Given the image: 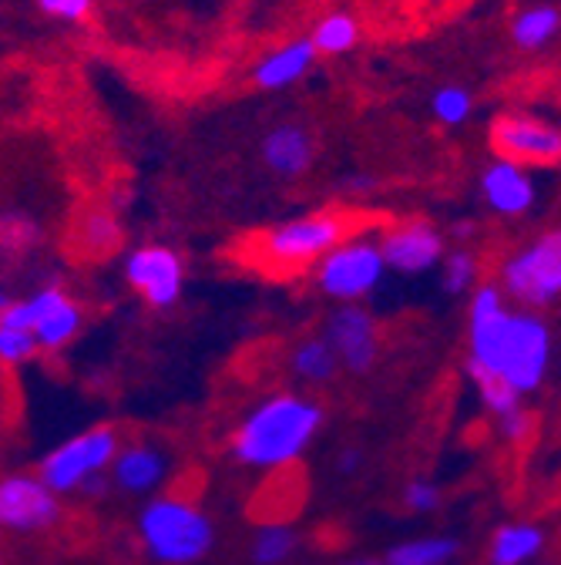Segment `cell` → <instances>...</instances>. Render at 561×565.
<instances>
[{
    "mask_svg": "<svg viewBox=\"0 0 561 565\" xmlns=\"http://www.w3.org/2000/svg\"><path fill=\"white\" fill-rule=\"evenodd\" d=\"M551 327L535 310H511L498 282H481L467 313V374L498 377L518 397L535 394L551 364Z\"/></svg>",
    "mask_w": 561,
    "mask_h": 565,
    "instance_id": "cell-1",
    "label": "cell"
},
{
    "mask_svg": "<svg viewBox=\"0 0 561 565\" xmlns=\"http://www.w3.org/2000/svg\"><path fill=\"white\" fill-rule=\"evenodd\" d=\"M323 428V407L303 394H272L252 407L233 435V455L256 471L296 465Z\"/></svg>",
    "mask_w": 561,
    "mask_h": 565,
    "instance_id": "cell-2",
    "label": "cell"
},
{
    "mask_svg": "<svg viewBox=\"0 0 561 565\" xmlns=\"http://www.w3.org/2000/svg\"><path fill=\"white\" fill-rule=\"evenodd\" d=\"M364 220L354 212L339 209H320L310 216L279 223L246 243V263L256 266L266 276H296L320 263L333 246L349 239L354 233H364Z\"/></svg>",
    "mask_w": 561,
    "mask_h": 565,
    "instance_id": "cell-3",
    "label": "cell"
},
{
    "mask_svg": "<svg viewBox=\"0 0 561 565\" xmlns=\"http://www.w3.org/2000/svg\"><path fill=\"white\" fill-rule=\"evenodd\" d=\"M138 535L145 552L162 565H192L208 555L216 542L213 519L185 494H159L142 515H138Z\"/></svg>",
    "mask_w": 561,
    "mask_h": 565,
    "instance_id": "cell-4",
    "label": "cell"
},
{
    "mask_svg": "<svg viewBox=\"0 0 561 565\" xmlns=\"http://www.w3.org/2000/svg\"><path fill=\"white\" fill-rule=\"evenodd\" d=\"M498 290L521 310H544L561 297V233L548 230L515 249L498 273Z\"/></svg>",
    "mask_w": 561,
    "mask_h": 565,
    "instance_id": "cell-5",
    "label": "cell"
},
{
    "mask_svg": "<svg viewBox=\"0 0 561 565\" xmlns=\"http://www.w3.org/2000/svg\"><path fill=\"white\" fill-rule=\"evenodd\" d=\"M121 441L115 428H91L72 441L57 445L44 461L37 478L54 491V494H67V491H88L101 484V475L111 468L115 455H118Z\"/></svg>",
    "mask_w": 561,
    "mask_h": 565,
    "instance_id": "cell-6",
    "label": "cell"
},
{
    "mask_svg": "<svg viewBox=\"0 0 561 565\" xmlns=\"http://www.w3.org/2000/svg\"><path fill=\"white\" fill-rule=\"evenodd\" d=\"M384 273L387 266L377 239H370L367 233H354L316 263V287L330 300L357 303L380 287Z\"/></svg>",
    "mask_w": 561,
    "mask_h": 565,
    "instance_id": "cell-7",
    "label": "cell"
},
{
    "mask_svg": "<svg viewBox=\"0 0 561 565\" xmlns=\"http://www.w3.org/2000/svg\"><path fill=\"white\" fill-rule=\"evenodd\" d=\"M490 149L498 159L518 162V166H558L561 159V131L551 121H541L525 111L498 115L490 125Z\"/></svg>",
    "mask_w": 561,
    "mask_h": 565,
    "instance_id": "cell-8",
    "label": "cell"
},
{
    "mask_svg": "<svg viewBox=\"0 0 561 565\" xmlns=\"http://www.w3.org/2000/svg\"><path fill=\"white\" fill-rule=\"evenodd\" d=\"M125 279L131 282V290L142 297L155 310H169L179 303L182 287H185V266L175 249L169 246H138L125 259Z\"/></svg>",
    "mask_w": 561,
    "mask_h": 565,
    "instance_id": "cell-9",
    "label": "cell"
},
{
    "mask_svg": "<svg viewBox=\"0 0 561 565\" xmlns=\"http://www.w3.org/2000/svg\"><path fill=\"white\" fill-rule=\"evenodd\" d=\"M57 522H61V502L37 475L0 478V529L47 532Z\"/></svg>",
    "mask_w": 561,
    "mask_h": 565,
    "instance_id": "cell-10",
    "label": "cell"
},
{
    "mask_svg": "<svg viewBox=\"0 0 561 565\" xmlns=\"http://www.w3.org/2000/svg\"><path fill=\"white\" fill-rule=\"evenodd\" d=\"M330 350L336 353V364H343L354 374H367L377 364L380 353V327L377 320L360 307V303H343L330 323H326V337Z\"/></svg>",
    "mask_w": 561,
    "mask_h": 565,
    "instance_id": "cell-11",
    "label": "cell"
},
{
    "mask_svg": "<svg viewBox=\"0 0 561 565\" xmlns=\"http://www.w3.org/2000/svg\"><path fill=\"white\" fill-rule=\"evenodd\" d=\"M377 246H380L384 266L403 276H420L444 259V236L428 220H410V223L390 226L387 233H380Z\"/></svg>",
    "mask_w": 561,
    "mask_h": 565,
    "instance_id": "cell-12",
    "label": "cell"
},
{
    "mask_svg": "<svg viewBox=\"0 0 561 565\" xmlns=\"http://www.w3.org/2000/svg\"><path fill=\"white\" fill-rule=\"evenodd\" d=\"M24 303L31 313V333L41 350H64L82 333L85 313L61 287H44Z\"/></svg>",
    "mask_w": 561,
    "mask_h": 565,
    "instance_id": "cell-13",
    "label": "cell"
},
{
    "mask_svg": "<svg viewBox=\"0 0 561 565\" xmlns=\"http://www.w3.org/2000/svg\"><path fill=\"white\" fill-rule=\"evenodd\" d=\"M481 189H484V202L505 220L525 216L538 199V185L528 175V169L518 162H508V159H495L484 169Z\"/></svg>",
    "mask_w": 561,
    "mask_h": 565,
    "instance_id": "cell-14",
    "label": "cell"
},
{
    "mask_svg": "<svg viewBox=\"0 0 561 565\" xmlns=\"http://www.w3.org/2000/svg\"><path fill=\"white\" fill-rule=\"evenodd\" d=\"M316 156V141L313 131L300 121H283L266 131L262 138V162L269 172L283 175V179H300L310 172Z\"/></svg>",
    "mask_w": 561,
    "mask_h": 565,
    "instance_id": "cell-15",
    "label": "cell"
},
{
    "mask_svg": "<svg viewBox=\"0 0 561 565\" xmlns=\"http://www.w3.org/2000/svg\"><path fill=\"white\" fill-rule=\"evenodd\" d=\"M313 61H316V51H313L310 38H296V41L276 47V51H269L266 57L256 61V67H252V85L262 88V92L290 88L303 75H310Z\"/></svg>",
    "mask_w": 561,
    "mask_h": 565,
    "instance_id": "cell-16",
    "label": "cell"
},
{
    "mask_svg": "<svg viewBox=\"0 0 561 565\" xmlns=\"http://www.w3.org/2000/svg\"><path fill=\"white\" fill-rule=\"evenodd\" d=\"M111 471H115V481H118L121 491L145 494V491H155L165 481L169 458H165V451H159L152 445H128V448H118V455L111 461Z\"/></svg>",
    "mask_w": 561,
    "mask_h": 565,
    "instance_id": "cell-17",
    "label": "cell"
},
{
    "mask_svg": "<svg viewBox=\"0 0 561 565\" xmlns=\"http://www.w3.org/2000/svg\"><path fill=\"white\" fill-rule=\"evenodd\" d=\"M548 545V535L531 522H508L490 539V565H528Z\"/></svg>",
    "mask_w": 561,
    "mask_h": 565,
    "instance_id": "cell-18",
    "label": "cell"
},
{
    "mask_svg": "<svg viewBox=\"0 0 561 565\" xmlns=\"http://www.w3.org/2000/svg\"><path fill=\"white\" fill-rule=\"evenodd\" d=\"M561 31V11L558 4H528L511 18V41L521 51H541L548 47Z\"/></svg>",
    "mask_w": 561,
    "mask_h": 565,
    "instance_id": "cell-19",
    "label": "cell"
},
{
    "mask_svg": "<svg viewBox=\"0 0 561 565\" xmlns=\"http://www.w3.org/2000/svg\"><path fill=\"white\" fill-rule=\"evenodd\" d=\"M357 41H360V21L346 11H333V14L320 18V24L310 34L316 57L320 54H346L357 47Z\"/></svg>",
    "mask_w": 561,
    "mask_h": 565,
    "instance_id": "cell-20",
    "label": "cell"
},
{
    "mask_svg": "<svg viewBox=\"0 0 561 565\" xmlns=\"http://www.w3.org/2000/svg\"><path fill=\"white\" fill-rule=\"evenodd\" d=\"M290 367L300 381L306 384H326L336 374V353L330 350V343L323 337H306L293 347Z\"/></svg>",
    "mask_w": 561,
    "mask_h": 565,
    "instance_id": "cell-21",
    "label": "cell"
},
{
    "mask_svg": "<svg viewBox=\"0 0 561 565\" xmlns=\"http://www.w3.org/2000/svg\"><path fill=\"white\" fill-rule=\"evenodd\" d=\"M457 555V542L447 535H428L410 539L397 548H390L387 565H447Z\"/></svg>",
    "mask_w": 561,
    "mask_h": 565,
    "instance_id": "cell-22",
    "label": "cell"
},
{
    "mask_svg": "<svg viewBox=\"0 0 561 565\" xmlns=\"http://www.w3.org/2000/svg\"><path fill=\"white\" fill-rule=\"evenodd\" d=\"M296 548V535L283 522H269L252 539V558L256 565H283Z\"/></svg>",
    "mask_w": 561,
    "mask_h": 565,
    "instance_id": "cell-23",
    "label": "cell"
},
{
    "mask_svg": "<svg viewBox=\"0 0 561 565\" xmlns=\"http://www.w3.org/2000/svg\"><path fill=\"white\" fill-rule=\"evenodd\" d=\"M121 239V230L118 223L108 216V212H88V216L78 223V246L88 253V256H105L118 246Z\"/></svg>",
    "mask_w": 561,
    "mask_h": 565,
    "instance_id": "cell-24",
    "label": "cell"
},
{
    "mask_svg": "<svg viewBox=\"0 0 561 565\" xmlns=\"http://www.w3.org/2000/svg\"><path fill=\"white\" fill-rule=\"evenodd\" d=\"M477 273H481V259L471 249H457L451 256L441 259V276H444V290L454 297H464L477 287Z\"/></svg>",
    "mask_w": 561,
    "mask_h": 565,
    "instance_id": "cell-25",
    "label": "cell"
},
{
    "mask_svg": "<svg viewBox=\"0 0 561 565\" xmlns=\"http://www.w3.org/2000/svg\"><path fill=\"white\" fill-rule=\"evenodd\" d=\"M431 111L441 125L447 128H457L471 118L474 111V98L464 85H441L434 95H431Z\"/></svg>",
    "mask_w": 561,
    "mask_h": 565,
    "instance_id": "cell-26",
    "label": "cell"
},
{
    "mask_svg": "<svg viewBox=\"0 0 561 565\" xmlns=\"http://www.w3.org/2000/svg\"><path fill=\"white\" fill-rule=\"evenodd\" d=\"M37 340L31 330H21V327H4L0 323V364L4 367H18V364H28L34 361L37 353Z\"/></svg>",
    "mask_w": 561,
    "mask_h": 565,
    "instance_id": "cell-27",
    "label": "cell"
},
{
    "mask_svg": "<svg viewBox=\"0 0 561 565\" xmlns=\"http://www.w3.org/2000/svg\"><path fill=\"white\" fill-rule=\"evenodd\" d=\"M474 384H477V394H481L484 407H487L490 414H495V417H501V414L521 407V397H518L505 381H498V377H474Z\"/></svg>",
    "mask_w": 561,
    "mask_h": 565,
    "instance_id": "cell-28",
    "label": "cell"
},
{
    "mask_svg": "<svg viewBox=\"0 0 561 565\" xmlns=\"http://www.w3.org/2000/svg\"><path fill=\"white\" fill-rule=\"evenodd\" d=\"M403 505L410 509V512H434L438 505H441V488L434 484V481H428V478H413L407 488H403Z\"/></svg>",
    "mask_w": 561,
    "mask_h": 565,
    "instance_id": "cell-29",
    "label": "cell"
},
{
    "mask_svg": "<svg viewBox=\"0 0 561 565\" xmlns=\"http://www.w3.org/2000/svg\"><path fill=\"white\" fill-rule=\"evenodd\" d=\"M37 8L47 18L67 21V24H85L95 11V0H37Z\"/></svg>",
    "mask_w": 561,
    "mask_h": 565,
    "instance_id": "cell-30",
    "label": "cell"
},
{
    "mask_svg": "<svg viewBox=\"0 0 561 565\" xmlns=\"http://www.w3.org/2000/svg\"><path fill=\"white\" fill-rule=\"evenodd\" d=\"M498 424H501V435H505L511 445L528 441V438H531V431H535V417H531L525 407H515V411L501 414V417H498Z\"/></svg>",
    "mask_w": 561,
    "mask_h": 565,
    "instance_id": "cell-31",
    "label": "cell"
},
{
    "mask_svg": "<svg viewBox=\"0 0 561 565\" xmlns=\"http://www.w3.org/2000/svg\"><path fill=\"white\" fill-rule=\"evenodd\" d=\"M357 468H360V451L346 448V451L339 455V471H343V475H354Z\"/></svg>",
    "mask_w": 561,
    "mask_h": 565,
    "instance_id": "cell-32",
    "label": "cell"
},
{
    "mask_svg": "<svg viewBox=\"0 0 561 565\" xmlns=\"http://www.w3.org/2000/svg\"><path fill=\"white\" fill-rule=\"evenodd\" d=\"M4 407H8V387H4V381H0V414H4Z\"/></svg>",
    "mask_w": 561,
    "mask_h": 565,
    "instance_id": "cell-33",
    "label": "cell"
},
{
    "mask_svg": "<svg viewBox=\"0 0 561 565\" xmlns=\"http://www.w3.org/2000/svg\"><path fill=\"white\" fill-rule=\"evenodd\" d=\"M8 303H11V297H8L4 290H0V313H4V310H8Z\"/></svg>",
    "mask_w": 561,
    "mask_h": 565,
    "instance_id": "cell-34",
    "label": "cell"
}]
</instances>
